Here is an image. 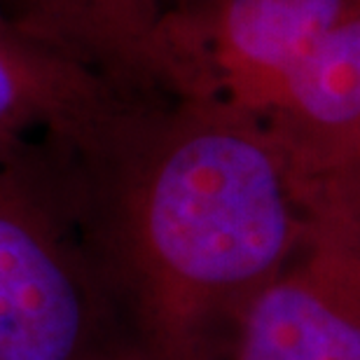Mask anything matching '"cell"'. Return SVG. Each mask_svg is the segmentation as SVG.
I'll list each match as a JSON object with an SVG mask.
<instances>
[{
    "instance_id": "1",
    "label": "cell",
    "mask_w": 360,
    "mask_h": 360,
    "mask_svg": "<svg viewBox=\"0 0 360 360\" xmlns=\"http://www.w3.org/2000/svg\"><path fill=\"white\" fill-rule=\"evenodd\" d=\"M42 139L112 311L167 360H211L314 232L288 148L239 115L112 91Z\"/></svg>"
},
{
    "instance_id": "6",
    "label": "cell",
    "mask_w": 360,
    "mask_h": 360,
    "mask_svg": "<svg viewBox=\"0 0 360 360\" xmlns=\"http://www.w3.org/2000/svg\"><path fill=\"white\" fill-rule=\"evenodd\" d=\"M360 120V0H351L274 94L255 124L288 148L330 139Z\"/></svg>"
},
{
    "instance_id": "2",
    "label": "cell",
    "mask_w": 360,
    "mask_h": 360,
    "mask_svg": "<svg viewBox=\"0 0 360 360\" xmlns=\"http://www.w3.org/2000/svg\"><path fill=\"white\" fill-rule=\"evenodd\" d=\"M110 314L42 134L0 139V360H96Z\"/></svg>"
},
{
    "instance_id": "5",
    "label": "cell",
    "mask_w": 360,
    "mask_h": 360,
    "mask_svg": "<svg viewBox=\"0 0 360 360\" xmlns=\"http://www.w3.org/2000/svg\"><path fill=\"white\" fill-rule=\"evenodd\" d=\"M162 0H0L17 31L122 94H162L155 33Z\"/></svg>"
},
{
    "instance_id": "8",
    "label": "cell",
    "mask_w": 360,
    "mask_h": 360,
    "mask_svg": "<svg viewBox=\"0 0 360 360\" xmlns=\"http://www.w3.org/2000/svg\"><path fill=\"white\" fill-rule=\"evenodd\" d=\"M288 153L314 227L360 246V120L330 139L288 148Z\"/></svg>"
},
{
    "instance_id": "3",
    "label": "cell",
    "mask_w": 360,
    "mask_h": 360,
    "mask_svg": "<svg viewBox=\"0 0 360 360\" xmlns=\"http://www.w3.org/2000/svg\"><path fill=\"white\" fill-rule=\"evenodd\" d=\"M351 0H162L157 87L257 122Z\"/></svg>"
},
{
    "instance_id": "7",
    "label": "cell",
    "mask_w": 360,
    "mask_h": 360,
    "mask_svg": "<svg viewBox=\"0 0 360 360\" xmlns=\"http://www.w3.org/2000/svg\"><path fill=\"white\" fill-rule=\"evenodd\" d=\"M112 91L117 89L24 38L0 14V139L59 129Z\"/></svg>"
},
{
    "instance_id": "4",
    "label": "cell",
    "mask_w": 360,
    "mask_h": 360,
    "mask_svg": "<svg viewBox=\"0 0 360 360\" xmlns=\"http://www.w3.org/2000/svg\"><path fill=\"white\" fill-rule=\"evenodd\" d=\"M227 360H360V246L314 227L229 326Z\"/></svg>"
}]
</instances>
